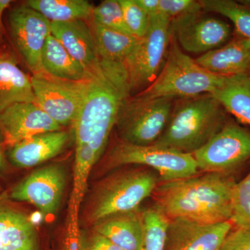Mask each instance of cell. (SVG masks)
<instances>
[{
  "instance_id": "6da1fadb",
  "label": "cell",
  "mask_w": 250,
  "mask_h": 250,
  "mask_svg": "<svg viewBox=\"0 0 250 250\" xmlns=\"http://www.w3.org/2000/svg\"><path fill=\"white\" fill-rule=\"evenodd\" d=\"M124 62L100 59L88 71L84 100L74 123L75 159L72 197L81 202L93 166L104 152L120 110L131 95Z\"/></svg>"
},
{
  "instance_id": "7a4b0ae2",
  "label": "cell",
  "mask_w": 250,
  "mask_h": 250,
  "mask_svg": "<svg viewBox=\"0 0 250 250\" xmlns=\"http://www.w3.org/2000/svg\"><path fill=\"white\" fill-rule=\"evenodd\" d=\"M236 184L231 174L214 172L162 182L153 192L154 206L170 220L205 224L231 221Z\"/></svg>"
},
{
  "instance_id": "3957f363",
  "label": "cell",
  "mask_w": 250,
  "mask_h": 250,
  "mask_svg": "<svg viewBox=\"0 0 250 250\" xmlns=\"http://www.w3.org/2000/svg\"><path fill=\"white\" fill-rule=\"evenodd\" d=\"M226 111L212 94L179 99L160 138L152 146L192 154L223 128Z\"/></svg>"
},
{
  "instance_id": "277c9868",
  "label": "cell",
  "mask_w": 250,
  "mask_h": 250,
  "mask_svg": "<svg viewBox=\"0 0 250 250\" xmlns=\"http://www.w3.org/2000/svg\"><path fill=\"white\" fill-rule=\"evenodd\" d=\"M225 79L206 70L184 53L171 33L162 69L154 82L138 94L146 98H192L211 94L223 84Z\"/></svg>"
},
{
  "instance_id": "5b68a950",
  "label": "cell",
  "mask_w": 250,
  "mask_h": 250,
  "mask_svg": "<svg viewBox=\"0 0 250 250\" xmlns=\"http://www.w3.org/2000/svg\"><path fill=\"white\" fill-rule=\"evenodd\" d=\"M159 174L147 168L131 169L112 174L100 184L88 210L90 223L110 215L137 210L159 184Z\"/></svg>"
},
{
  "instance_id": "8992f818",
  "label": "cell",
  "mask_w": 250,
  "mask_h": 250,
  "mask_svg": "<svg viewBox=\"0 0 250 250\" xmlns=\"http://www.w3.org/2000/svg\"><path fill=\"white\" fill-rule=\"evenodd\" d=\"M175 99L130 95L122 105L116 126L123 142L152 146L168 123Z\"/></svg>"
},
{
  "instance_id": "52a82bcc",
  "label": "cell",
  "mask_w": 250,
  "mask_h": 250,
  "mask_svg": "<svg viewBox=\"0 0 250 250\" xmlns=\"http://www.w3.org/2000/svg\"><path fill=\"white\" fill-rule=\"evenodd\" d=\"M131 164L150 167L162 182L193 177L199 170L192 154L154 146L117 143L108 154L106 166L113 168Z\"/></svg>"
},
{
  "instance_id": "ba28073f",
  "label": "cell",
  "mask_w": 250,
  "mask_h": 250,
  "mask_svg": "<svg viewBox=\"0 0 250 250\" xmlns=\"http://www.w3.org/2000/svg\"><path fill=\"white\" fill-rule=\"evenodd\" d=\"M170 24L160 15L151 18L147 34L125 60L131 92L147 88L160 72L170 45Z\"/></svg>"
},
{
  "instance_id": "9c48e42d",
  "label": "cell",
  "mask_w": 250,
  "mask_h": 250,
  "mask_svg": "<svg viewBox=\"0 0 250 250\" xmlns=\"http://www.w3.org/2000/svg\"><path fill=\"white\" fill-rule=\"evenodd\" d=\"M36 104L61 126L73 125L84 100L87 78L73 81L42 71L31 77Z\"/></svg>"
},
{
  "instance_id": "30bf717a",
  "label": "cell",
  "mask_w": 250,
  "mask_h": 250,
  "mask_svg": "<svg viewBox=\"0 0 250 250\" xmlns=\"http://www.w3.org/2000/svg\"><path fill=\"white\" fill-rule=\"evenodd\" d=\"M199 170L230 174L250 159V131L227 121L205 146L192 154Z\"/></svg>"
},
{
  "instance_id": "8fae6325",
  "label": "cell",
  "mask_w": 250,
  "mask_h": 250,
  "mask_svg": "<svg viewBox=\"0 0 250 250\" xmlns=\"http://www.w3.org/2000/svg\"><path fill=\"white\" fill-rule=\"evenodd\" d=\"M170 29L182 50L201 55L226 44L232 34L228 23L205 16L202 10L172 20Z\"/></svg>"
},
{
  "instance_id": "7c38bea8",
  "label": "cell",
  "mask_w": 250,
  "mask_h": 250,
  "mask_svg": "<svg viewBox=\"0 0 250 250\" xmlns=\"http://www.w3.org/2000/svg\"><path fill=\"white\" fill-rule=\"evenodd\" d=\"M67 174L61 164L41 167L16 184L10 193L11 200L34 205L46 215L55 214L65 190Z\"/></svg>"
},
{
  "instance_id": "4fadbf2b",
  "label": "cell",
  "mask_w": 250,
  "mask_h": 250,
  "mask_svg": "<svg viewBox=\"0 0 250 250\" xmlns=\"http://www.w3.org/2000/svg\"><path fill=\"white\" fill-rule=\"evenodd\" d=\"M11 36L18 52L33 74L42 72V53L51 34V22L40 13L23 5L9 15Z\"/></svg>"
},
{
  "instance_id": "5bb4252c",
  "label": "cell",
  "mask_w": 250,
  "mask_h": 250,
  "mask_svg": "<svg viewBox=\"0 0 250 250\" xmlns=\"http://www.w3.org/2000/svg\"><path fill=\"white\" fill-rule=\"evenodd\" d=\"M62 129L35 103H16L0 113V134L9 148L36 135Z\"/></svg>"
},
{
  "instance_id": "9a60e30c",
  "label": "cell",
  "mask_w": 250,
  "mask_h": 250,
  "mask_svg": "<svg viewBox=\"0 0 250 250\" xmlns=\"http://www.w3.org/2000/svg\"><path fill=\"white\" fill-rule=\"evenodd\" d=\"M233 228L231 221L205 224L184 218L172 219L164 250H220Z\"/></svg>"
},
{
  "instance_id": "2e32d148",
  "label": "cell",
  "mask_w": 250,
  "mask_h": 250,
  "mask_svg": "<svg viewBox=\"0 0 250 250\" xmlns=\"http://www.w3.org/2000/svg\"><path fill=\"white\" fill-rule=\"evenodd\" d=\"M0 250H46L29 216L0 195Z\"/></svg>"
},
{
  "instance_id": "e0dca14e",
  "label": "cell",
  "mask_w": 250,
  "mask_h": 250,
  "mask_svg": "<svg viewBox=\"0 0 250 250\" xmlns=\"http://www.w3.org/2000/svg\"><path fill=\"white\" fill-rule=\"evenodd\" d=\"M68 140V133L62 130L36 135L9 148L8 157L16 167L29 168L58 155Z\"/></svg>"
},
{
  "instance_id": "ac0fdd59",
  "label": "cell",
  "mask_w": 250,
  "mask_h": 250,
  "mask_svg": "<svg viewBox=\"0 0 250 250\" xmlns=\"http://www.w3.org/2000/svg\"><path fill=\"white\" fill-rule=\"evenodd\" d=\"M51 34L87 72L100 61L93 31L85 21L51 22Z\"/></svg>"
},
{
  "instance_id": "d6986e66",
  "label": "cell",
  "mask_w": 250,
  "mask_h": 250,
  "mask_svg": "<svg viewBox=\"0 0 250 250\" xmlns=\"http://www.w3.org/2000/svg\"><path fill=\"white\" fill-rule=\"evenodd\" d=\"M197 63L223 77L250 75V39L238 37L225 45L200 55Z\"/></svg>"
},
{
  "instance_id": "ffe728a7",
  "label": "cell",
  "mask_w": 250,
  "mask_h": 250,
  "mask_svg": "<svg viewBox=\"0 0 250 250\" xmlns=\"http://www.w3.org/2000/svg\"><path fill=\"white\" fill-rule=\"evenodd\" d=\"M36 104L31 77L20 68L14 56L0 54V113L16 103Z\"/></svg>"
},
{
  "instance_id": "44dd1931",
  "label": "cell",
  "mask_w": 250,
  "mask_h": 250,
  "mask_svg": "<svg viewBox=\"0 0 250 250\" xmlns=\"http://www.w3.org/2000/svg\"><path fill=\"white\" fill-rule=\"evenodd\" d=\"M93 231L124 250H139L143 236L142 213L139 209L116 213L95 223Z\"/></svg>"
},
{
  "instance_id": "7402d4cb",
  "label": "cell",
  "mask_w": 250,
  "mask_h": 250,
  "mask_svg": "<svg viewBox=\"0 0 250 250\" xmlns=\"http://www.w3.org/2000/svg\"><path fill=\"white\" fill-rule=\"evenodd\" d=\"M211 94L226 112L250 126V75L225 77L223 84Z\"/></svg>"
},
{
  "instance_id": "603a6c76",
  "label": "cell",
  "mask_w": 250,
  "mask_h": 250,
  "mask_svg": "<svg viewBox=\"0 0 250 250\" xmlns=\"http://www.w3.org/2000/svg\"><path fill=\"white\" fill-rule=\"evenodd\" d=\"M41 62L42 70L52 76L73 81L84 80L88 77V72L52 34L46 41Z\"/></svg>"
},
{
  "instance_id": "cb8c5ba5",
  "label": "cell",
  "mask_w": 250,
  "mask_h": 250,
  "mask_svg": "<svg viewBox=\"0 0 250 250\" xmlns=\"http://www.w3.org/2000/svg\"><path fill=\"white\" fill-rule=\"evenodd\" d=\"M93 34L99 58L124 62L141 39L93 24Z\"/></svg>"
},
{
  "instance_id": "d4e9b609",
  "label": "cell",
  "mask_w": 250,
  "mask_h": 250,
  "mask_svg": "<svg viewBox=\"0 0 250 250\" xmlns=\"http://www.w3.org/2000/svg\"><path fill=\"white\" fill-rule=\"evenodd\" d=\"M27 5L50 22H64L92 17L94 6L86 0H29Z\"/></svg>"
},
{
  "instance_id": "484cf974",
  "label": "cell",
  "mask_w": 250,
  "mask_h": 250,
  "mask_svg": "<svg viewBox=\"0 0 250 250\" xmlns=\"http://www.w3.org/2000/svg\"><path fill=\"white\" fill-rule=\"evenodd\" d=\"M199 3L205 12L220 14L231 21L238 36L250 39V8L246 5L231 0H201Z\"/></svg>"
},
{
  "instance_id": "4316f807",
  "label": "cell",
  "mask_w": 250,
  "mask_h": 250,
  "mask_svg": "<svg viewBox=\"0 0 250 250\" xmlns=\"http://www.w3.org/2000/svg\"><path fill=\"white\" fill-rule=\"evenodd\" d=\"M143 236L139 250H164L170 219L157 207L142 212Z\"/></svg>"
},
{
  "instance_id": "83f0119b",
  "label": "cell",
  "mask_w": 250,
  "mask_h": 250,
  "mask_svg": "<svg viewBox=\"0 0 250 250\" xmlns=\"http://www.w3.org/2000/svg\"><path fill=\"white\" fill-rule=\"evenodd\" d=\"M231 222L235 228L250 230V171L235 185Z\"/></svg>"
},
{
  "instance_id": "f1b7e54d",
  "label": "cell",
  "mask_w": 250,
  "mask_h": 250,
  "mask_svg": "<svg viewBox=\"0 0 250 250\" xmlns=\"http://www.w3.org/2000/svg\"><path fill=\"white\" fill-rule=\"evenodd\" d=\"M93 24L130 34L125 24L123 9L119 0H105L94 7Z\"/></svg>"
},
{
  "instance_id": "f546056e",
  "label": "cell",
  "mask_w": 250,
  "mask_h": 250,
  "mask_svg": "<svg viewBox=\"0 0 250 250\" xmlns=\"http://www.w3.org/2000/svg\"><path fill=\"white\" fill-rule=\"evenodd\" d=\"M123 11L125 24L130 34L142 39L147 34L150 18L136 0H119Z\"/></svg>"
},
{
  "instance_id": "4dcf8cb0",
  "label": "cell",
  "mask_w": 250,
  "mask_h": 250,
  "mask_svg": "<svg viewBox=\"0 0 250 250\" xmlns=\"http://www.w3.org/2000/svg\"><path fill=\"white\" fill-rule=\"evenodd\" d=\"M199 1L194 0H159V14L172 20L194 11H201Z\"/></svg>"
},
{
  "instance_id": "1f68e13d",
  "label": "cell",
  "mask_w": 250,
  "mask_h": 250,
  "mask_svg": "<svg viewBox=\"0 0 250 250\" xmlns=\"http://www.w3.org/2000/svg\"><path fill=\"white\" fill-rule=\"evenodd\" d=\"M78 250H124L106 237L93 231L79 233Z\"/></svg>"
},
{
  "instance_id": "d6a6232c",
  "label": "cell",
  "mask_w": 250,
  "mask_h": 250,
  "mask_svg": "<svg viewBox=\"0 0 250 250\" xmlns=\"http://www.w3.org/2000/svg\"><path fill=\"white\" fill-rule=\"evenodd\" d=\"M220 250H250V230L234 227L224 240Z\"/></svg>"
},
{
  "instance_id": "836d02e7",
  "label": "cell",
  "mask_w": 250,
  "mask_h": 250,
  "mask_svg": "<svg viewBox=\"0 0 250 250\" xmlns=\"http://www.w3.org/2000/svg\"><path fill=\"white\" fill-rule=\"evenodd\" d=\"M78 236L77 229L73 228L69 229L61 242L59 250H78Z\"/></svg>"
},
{
  "instance_id": "e575fe53",
  "label": "cell",
  "mask_w": 250,
  "mask_h": 250,
  "mask_svg": "<svg viewBox=\"0 0 250 250\" xmlns=\"http://www.w3.org/2000/svg\"><path fill=\"white\" fill-rule=\"evenodd\" d=\"M136 2L149 16L155 17L159 14V0H136Z\"/></svg>"
},
{
  "instance_id": "d590c367",
  "label": "cell",
  "mask_w": 250,
  "mask_h": 250,
  "mask_svg": "<svg viewBox=\"0 0 250 250\" xmlns=\"http://www.w3.org/2000/svg\"><path fill=\"white\" fill-rule=\"evenodd\" d=\"M12 1L11 0H0V39L2 34V16L5 10L7 9L11 4Z\"/></svg>"
},
{
  "instance_id": "8d00e7d4",
  "label": "cell",
  "mask_w": 250,
  "mask_h": 250,
  "mask_svg": "<svg viewBox=\"0 0 250 250\" xmlns=\"http://www.w3.org/2000/svg\"><path fill=\"white\" fill-rule=\"evenodd\" d=\"M2 138L0 134V174L3 173L6 169V161L5 158L4 150H3Z\"/></svg>"
},
{
  "instance_id": "74e56055",
  "label": "cell",
  "mask_w": 250,
  "mask_h": 250,
  "mask_svg": "<svg viewBox=\"0 0 250 250\" xmlns=\"http://www.w3.org/2000/svg\"><path fill=\"white\" fill-rule=\"evenodd\" d=\"M241 3H243V4L246 5L247 6L250 8V0H241Z\"/></svg>"
},
{
  "instance_id": "f35d334b",
  "label": "cell",
  "mask_w": 250,
  "mask_h": 250,
  "mask_svg": "<svg viewBox=\"0 0 250 250\" xmlns=\"http://www.w3.org/2000/svg\"><path fill=\"white\" fill-rule=\"evenodd\" d=\"M0 195H1V188H0Z\"/></svg>"
}]
</instances>
